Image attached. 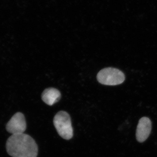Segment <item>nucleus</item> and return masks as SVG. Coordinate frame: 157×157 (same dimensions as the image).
Segmentation results:
<instances>
[{"label":"nucleus","mask_w":157,"mask_h":157,"mask_svg":"<svg viewBox=\"0 0 157 157\" xmlns=\"http://www.w3.org/2000/svg\"><path fill=\"white\" fill-rule=\"evenodd\" d=\"M61 95L59 91L54 88H48L44 90L42 94V99L45 104L52 106L60 99Z\"/></svg>","instance_id":"nucleus-6"},{"label":"nucleus","mask_w":157,"mask_h":157,"mask_svg":"<svg viewBox=\"0 0 157 157\" xmlns=\"http://www.w3.org/2000/svg\"><path fill=\"white\" fill-rule=\"evenodd\" d=\"M53 124L59 135L65 140H70L73 135L71 117L67 112L59 111L55 116Z\"/></svg>","instance_id":"nucleus-2"},{"label":"nucleus","mask_w":157,"mask_h":157,"mask_svg":"<svg viewBox=\"0 0 157 157\" xmlns=\"http://www.w3.org/2000/svg\"><path fill=\"white\" fill-rule=\"evenodd\" d=\"M7 152L12 157H37L38 147L33 137L27 134L11 135L6 143Z\"/></svg>","instance_id":"nucleus-1"},{"label":"nucleus","mask_w":157,"mask_h":157,"mask_svg":"<svg viewBox=\"0 0 157 157\" xmlns=\"http://www.w3.org/2000/svg\"><path fill=\"white\" fill-rule=\"evenodd\" d=\"M151 122L148 117L141 118L139 121L136 130V137L140 143L147 139L151 130Z\"/></svg>","instance_id":"nucleus-5"},{"label":"nucleus","mask_w":157,"mask_h":157,"mask_svg":"<svg viewBox=\"0 0 157 157\" xmlns=\"http://www.w3.org/2000/svg\"><path fill=\"white\" fill-rule=\"evenodd\" d=\"M97 79L101 84L115 86L121 84L125 80V76L121 70L109 67L101 70L97 75Z\"/></svg>","instance_id":"nucleus-3"},{"label":"nucleus","mask_w":157,"mask_h":157,"mask_svg":"<svg viewBox=\"0 0 157 157\" xmlns=\"http://www.w3.org/2000/svg\"><path fill=\"white\" fill-rule=\"evenodd\" d=\"M6 130L12 135L23 134L26 129L25 117L22 113L17 112L11 118L6 127Z\"/></svg>","instance_id":"nucleus-4"}]
</instances>
